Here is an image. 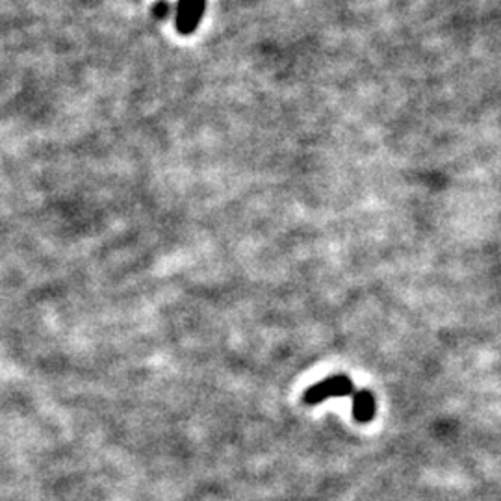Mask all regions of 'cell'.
<instances>
[{
    "label": "cell",
    "mask_w": 501,
    "mask_h": 501,
    "mask_svg": "<svg viewBox=\"0 0 501 501\" xmlns=\"http://www.w3.org/2000/svg\"><path fill=\"white\" fill-rule=\"evenodd\" d=\"M166 11H167V4L166 2H160V4L156 6L155 13L156 15H166Z\"/></svg>",
    "instance_id": "277c9868"
},
{
    "label": "cell",
    "mask_w": 501,
    "mask_h": 501,
    "mask_svg": "<svg viewBox=\"0 0 501 501\" xmlns=\"http://www.w3.org/2000/svg\"><path fill=\"white\" fill-rule=\"evenodd\" d=\"M373 414H375V399L372 393L367 390H360L355 393L353 396V416L362 424H366L373 418Z\"/></svg>",
    "instance_id": "3957f363"
},
{
    "label": "cell",
    "mask_w": 501,
    "mask_h": 501,
    "mask_svg": "<svg viewBox=\"0 0 501 501\" xmlns=\"http://www.w3.org/2000/svg\"><path fill=\"white\" fill-rule=\"evenodd\" d=\"M204 10V0H181L176 11V26L182 34H190L197 26Z\"/></svg>",
    "instance_id": "7a4b0ae2"
},
{
    "label": "cell",
    "mask_w": 501,
    "mask_h": 501,
    "mask_svg": "<svg viewBox=\"0 0 501 501\" xmlns=\"http://www.w3.org/2000/svg\"><path fill=\"white\" fill-rule=\"evenodd\" d=\"M353 382L344 375L329 377L327 381L318 382L312 388H308L305 393V401L311 405L321 403L329 398H341V396H351Z\"/></svg>",
    "instance_id": "6da1fadb"
}]
</instances>
